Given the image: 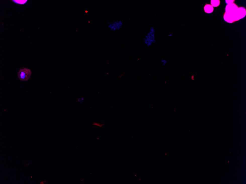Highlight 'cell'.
Listing matches in <instances>:
<instances>
[{"label":"cell","instance_id":"1","mask_svg":"<svg viewBox=\"0 0 246 184\" xmlns=\"http://www.w3.org/2000/svg\"><path fill=\"white\" fill-rule=\"evenodd\" d=\"M144 42L147 47H150L153 43H156L155 31L154 27H151L150 31L144 38Z\"/></svg>","mask_w":246,"mask_h":184},{"label":"cell","instance_id":"2","mask_svg":"<svg viewBox=\"0 0 246 184\" xmlns=\"http://www.w3.org/2000/svg\"><path fill=\"white\" fill-rule=\"evenodd\" d=\"M32 72L30 69L26 67L20 69L18 73V77L22 81H27L30 78Z\"/></svg>","mask_w":246,"mask_h":184},{"label":"cell","instance_id":"3","mask_svg":"<svg viewBox=\"0 0 246 184\" xmlns=\"http://www.w3.org/2000/svg\"><path fill=\"white\" fill-rule=\"evenodd\" d=\"M232 14L234 16L235 21H238L245 16L246 9L243 7L238 8L237 10Z\"/></svg>","mask_w":246,"mask_h":184},{"label":"cell","instance_id":"4","mask_svg":"<svg viewBox=\"0 0 246 184\" xmlns=\"http://www.w3.org/2000/svg\"><path fill=\"white\" fill-rule=\"evenodd\" d=\"M108 27L111 30L115 31L118 30H120L122 28L123 25V23L121 20L114 21L112 23H108Z\"/></svg>","mask_w":246,"mask_h":184},{"label":"cell","instance_id":"5","mask_svg":"<svg viewBox=\"0 0 246 184\" xmlns=\"http://www.w3.org/2000/svg\"><path fill=\"white\" fill-rule=\"evenodd\" d=\"M238 7L235 4H228L225 8V13L230 14H233L238 9Z\"/></svg>","mask_w":246,"mask_h":184},{"label":"cell","instance_id":"6","mask_svg":"<svg viewBox=\"0 0 246 184\" xmlns=\"http://www.w3.org/2000/svg\"><path fill=\"white\" fill-rule=\"evenodd\" d=\"M224 19L225 21L228 23H232L235 21L232 14L225 13L224 15Z\"/></svg>","mask_w":246,"mask_h":184},{"label":"cell","instance_id":"7","mask_svg":"<svg viewBox=\"0 0 246 184\" xmlns=\"http://www.w3.org/2000/svg\"><path fill=\"white\" fill-rule=\"evenodd\" d=\"M204 10L206 13H212L214 10V8L211 5L207 4L204 7Z\"/></svg>","mask_w":246,"mask_h":184},{"label":"cell","instance_id":"8","mask_svg":"<svg viewBox=\"0 0 246 184\" xmlns=\"http://www.w3.org/2000/svg\"><path fill=\"white\" fill-rule=\"evenodd\" d=\"M220 3L219 0H212L211 1V5L213 7H217L220 5Z\"/></svg>","mask_w":246,"mask_h":184},{"label":"cell","instance_id":"9","mask_svg":"<svg viewBox=\"0 0 246 184\" xmlns=\"http://www.w3.org/2000/svg\"><path fill=\"white\" fill-rule=\"evenodd\" d=\"M14 2L19 4L23 5L25 4L27 2V1H13Z\"/></svg>","mask_w":246,"mask_h":184},{"label":"cell","instance_id":"10","mask_svg":"<svg viewBox=\"0 0 246 184\" xmlns=\"http://www.w3.org/2000/svg\"><path fill=\"white\" fill-rule=\"evenodd\" d=\"M92 125H94V126H99V127H102V126L104 125L103 124H100V123H99L94 122L93 124H92Z\"/></svg>","mask_w":246,"mask_h":184},{"label":"cell","instance_id":"11","mask_svg":"<svg viewBox=\"0 0 246 184\" xmlns=\"http://www.w3.org/2000/svg\"><path fill=\"white\" fill-rule=\"evenodd\" d=\"M234 1H232V0H230V1H225V2L227 3V4H233L234 3Z\"/></svg>","mask_w":246,"mask_h":184},{"label":"cell","instance_id":"12","mask_svg":"<svg viewBox=\"0 0 246 184\" xmlns=\"http://www.w3.org/2000/svg\"><path fill=\"white\" fill-rule=\"evenodd\" d=\"M45 182L46 183V181H42L41 182V183H40V184H44Z\"/></svg>","mask_w":246,"mask_h":184}]
</instances>
